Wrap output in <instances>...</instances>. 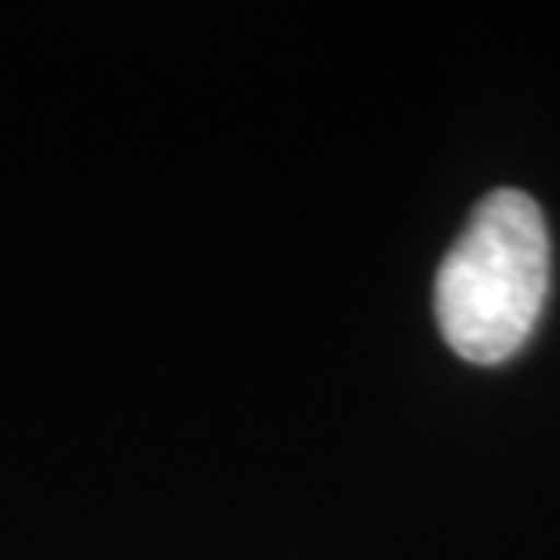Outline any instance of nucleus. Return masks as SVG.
I'll use <instances>...</instances> for the list:
<instances>
[{"mask_svg": "<svg viewBox=\"0 0 560 560\" xmlns=\"http://www.w3.org/2000/svg\"><path fill=\"white\" fill-rule=\"evenodd\" d=\"M550 291V237L521 189H491L436 270V324L469 364H502L528 342Z\"/></svg>", "mask_w": 560, "mask_h": 560, "instance_id": "1", "label": "nucleus"}]
</instances>
